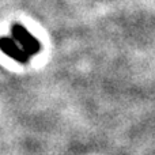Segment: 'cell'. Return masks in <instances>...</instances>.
Instances as JSON below:
<instances>
[{
	"instance_id": "1",
	"label": "cell",
	"mask_w": 155,
	"mask_h": 155,
	"mask_svg": "<svg viewBox=\"0 0 155 155\" xmlns=\"http://www.w3.org/2000/svg\"><path fill=\"white\" fill-rule=\"evenodd\" d=\"M0 49L18 61H27L40 49L38 41L25 27L15 25L11 29V35L0 40Z\"/></svg>"
}]
</instances>
